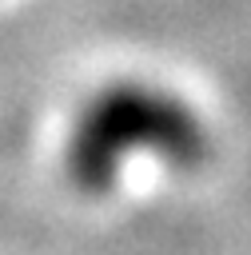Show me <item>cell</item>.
Masks as SVG:
<instances>
[{
	"mask_svg": "<svg viewBox=\"0 0 251 255\" xmlns=\"http://www.w3.org/2000/svg\"><path fill=\"white\" fill-rule=\"evenodd\" d=\"M135 155H151L175 171L195 167L207 155V128L199 112L183 96L143 80H120L96 92L80 108L64 143L68 179L88 195H104Z\"/></svg>",
	"mask_w": 251,
	"mask_h": 255,
	"instance_id": "1",
	"label": "cell"
}]
</instances>
